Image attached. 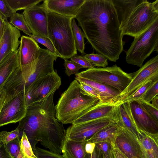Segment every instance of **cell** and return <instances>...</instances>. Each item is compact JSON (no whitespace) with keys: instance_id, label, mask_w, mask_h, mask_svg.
Wrapping results in <instances>:
<instances>
[{"instance_id":"cell-1","label":"cell","mask_w":158,"mask_h":158,"mask_svg":"<svg viewBox=\"0 0 158 158\" xmlns=\"http://www.w3.org/2000/svg\"><path fill=\"white\" fill-rule=\"evenodd\" d=\"M75 18L93 48L116 62L123 50V35L112 0H85Z\"/></svg>"},{"instance_id":"cell-2","label":"cell","mask_w":158,"mask_h":158,"mask_svg":"<svg viewBox=\"0 0 158 158\" xmlns=\"http://www.w3.org/2000/svg\"><path fill=\"white\" fill-rule=\"evenodd\" d=\"M53 92L47 98L27 106L25 116L16 128L21 138L24 132L33 150L40 142L44 148L61 154L66 138V130L56 116Z\"/></svg>"},{"instance_id":"cell-3","label":"cell","mask_w":158,"mask_h":158,"mask_svg":"<svg viewBox=\"0 0 158 158\" xmlns=\"http://www.w3.org/2000/svg\"><path fill=\"white\" fill-rule=\"evenodd\" d=\"M100 102L87 94L75 79L61 94L55 106L56 118L63 124H72Z\"/></svg>"},{"instance_id":"cell-4","label":"cell","mask_w":158,"mask_h":158,"mask_svg":"<svg viewBox=\"0 0 158 158\" xmlns=\"http://www.w3.org/2000/svg\"><path fill=\"white\" fill-rule=\"evenodd\" d=\"M73 18L59 15L48 10V39L52 43L56 55L63 59L71 58L77 55L72 27Z\"/></svg>"},{"instance_id":"cell-5","label":"cell","mask_w":158,"mask_h":158,"mask_svg":"<svg viewBox=\"0 0 158 158\" xmlns=\"http://www.w3.org/2000/svg\"><path fill=\"white\" fill-rule=\"evenodd\" d=\"M154 52H158V19L147 30L134 37L126 52V61L141 67L145 60Z\"/></svg>"},{"instance_id":"cell-6","label":"cell","mask_w":158,"mask_h":158,"mask_svg":"<svg viewBox=\"0 0 158 158\" xmlns=\"http://www.w3.org/2000/svg\"><path fill=\"white\" fill-rule=\"evenodd\" d=\"M158 19V0H144L134 10L120 27L123 35L135 37L148 28Z\"/></svg>"},{"instance_id":"cell-7","label":"cell","mask_w":158,"mask_h":158,"mask_svg":"<svg viewBox=\"0 0 158 158\" xmlns=\"http://www.w3.org/2000/svg\"><path fill=\"white\" fill-rule=\"evenodd\" d=\"M75 75L111 86L121 93L132 80L133 73H126L115 64L103 68L93 67Z\"/></svg>"},{"instance_id":"cell-8","label":"cell","mask_w":158,"mask_h":158,"mask_svg":"<svg viewBox=\"0 0 158 158\" xmlns=\"http://www.w3.org/2000/svg\"><path fill=\"white\" fill-rule=\"evenodd\" d=\"M58 56L47 49L41 48L38 57L27 64L20 65L25 85V93L35 81L54 71V61Z\"/></svg>"},{"instance_id":"cell-9","label":"cell","mask_w":158,"mask_h":158,"mask_svg":"<svg viewBox=\"0 0 158 158\" xmlns=\"http://www.w3.org/2000/svg\"><path fill=\"white\" fill-rule=\"evenodd\" d=\"M61 84L60 77L55 71L35 81L25 93L27 106L47 98Z\"/></svg>"},{"instance_id":"cell-10","label":"cell","mask_w":158,"mask_h":158,"mask_svg":"<svg viewBox=\"0 0 158 158\" xmlns=\"http://www.w3.org/2000/svg\"><path fill=\"white\" fill-rule=\"evenodd\" d=\"M158 76V55L150 59L137 71L126 88L112 100L111 104L118 105L148 80Z\"/></svg>"},{"instance_id":"cell-11","label":"cell","mask_w":158,"mask_h":158,"mask_svg":"<svg viewBox=\"0 0 158 158\" xmlns=\"http://www.w3.org/2000/svg\"><path fill=\"white\" fill-rule=\"evenodd\" d=\"M118 119L104 117L75 125L66 130V138L75 141H86L104 127L118 122Z\"/></svg>"},{"instance_id":"cell-12","label":"cell","mask_w":158,"mask_h":158,"mask_svg":"<svg viewBox=\"0 0 158 158\" xmlns=\"http://www.w3.org/2000/svg\"><path fill=\"white\" fill-rule=\"evenodd\" d=\"M48 11L43 3L24 10L23 14L33 35L48 39Z\"/></svg>"},{"instance_id":"cell-13","label":"cell","mask_w":158,"mask_h":158,"mask_svg":"<svg viewBox=\"0 0 158 158\" xmlns=\"http://www.w3.org/2000/svg\"><path fill=\"white\" fill-rule=\"evenodd\" d=\"M27 108L23 91L5 102L0 113V127L19 122L25 116Z\"/></svg>"},{"instance_id":"cell-14","label":"cell","mask_w":158,"mask_h":158,"mask_svg":"<svg viewBox=\"0 0 158 158\" xmlns=\"http://www.w3.org/2000/svg\"><path fill=\"white\" fill-rule=\"evenodd\" d=\"M118 126L114 147L128 158H145L139 141L128 130Z\"/></svg>"},{"instance_id":"cell-15","label":"cell","mask_w":158,"mask_h":158,"mask_svg":"<svg viewBox=\"0 0 158 158\" xmlns=\"http://www.w3.org/2000/svg\"><path fill=\"white\" fill-rule=\"evenodd\" d=\"M129 103L132 116L140 131L158 135V120L146 111L138 100Z\"/></svg>"},{"instance_id":"cell-16","label":"cell","mask_w":158,"mask_h":158,"mask_svg":"<svg viewBox=\"0 0 158 158\" xmlns=\"http://www.w3.org/2000/svg\"><path fill=\"white\" fill-rule=\"evenodd\" d=\"M19 30L7 20L3 35L0 41V63L11 53L17 50L20 44Z\"/></svg>"},{"instance_id":"cell-17","label":"cell","mask_w":158,"mask_h":158,"mask_svg":"<svg viewBox=\"0 0 158 158\" xmlns=\"http://www.w3.org/2000/svg\"><path fill=\"white\" fill-rule=\"evenodd\" d=\"M85 0H44L48 10L57 14L75 18Z\"/></svg>"},{"instance_id":"cell-18","label":"cell","mask_w":158,"mask_h":158,"mask_svg":"<svg viewBox=\"0 0 158 158\" xmlns=\"http://www.w3.org/2000/svg\"><path fill=\"white\" fill-rule=\"evenodd\" d=\"M117 110V105L113 104H102L100 102L75 120L72 125L80 124L104 117L118 119Z\"/></svg>"},{"instance_id":"cell-19","label":"cell","mask_w":158,"mask_h":158,"mask_svg":"<svg viewBox=\"0 0 158 158\" xmlns=\"http://www.w3.org/2000/svg\"><path fill=\"white\" fill-rule=\"evenodd\" d=\"M41 48L32 38L22 36L18 48V58L20 65L31 63L39 57Z\"/></svg>"},{"instance_id":"cell-20","label":"cell","mask_w":158,"mask_h":158,"mask_svg":"<svg viewBox=\"0 0 158 158\" xmlns=\"http://www.w3.org/2000/svg\"><path fill=\"white\" fill-rule=\"evenodd\" d=\"M117 106L118 124L128 130L139 140L141 132L132 116L129 102H124Z\"/></svg>"},{"instance_id":"cell-21","label":"cell","mask_w":158,"mask_h":158,"mask_svg":"<svg viewBox=\"0 0 158 158\" xmlns=\"http://www.w3.org/2000/svg\"><path fill=\"white\" fill-rule=\"evenodd\" d=\"M2 89L6 92L5 102L10 100L23 91H25L24 81L20 65L8 78Z\"/></svg>"},{"instance_id":"cell-22","label":"cell","mask_w":158,"mask_h":158,"mask_svg":"<svg viewBox=\"0 0 158 158\" xmlns=\"http://www.w3.org/2000/svg\"><path fill=\"white\" fill-rule=\"evenodd\" d=\"M75 79L79 82H83L92 87L98 93L100 102L102 104H111L113 99L120 93L111 86L86 78L76 76Z\"/></svg>"},{"instance_id":"cell-23","label":"cell","mask_w":158,"mask_h":158,"mask_svg":"<svg viewBox=\"0 0 158 158\" xmlns=\"http://www.w3.org/2000/svg\"><path fill=\"white\" fill-rule=\"evenodd\" d=\"M85 141H75L65 139L62 153L64 158H89L90 155L85 152Z\"/></svg>"},{"instance_id":"cell-24","label":"cell","mask_w":158,"mask_h":158,"mask_svg":"<svg viewBox=\"0 0 158 158\" xmlns=\"http://www.w3.org/2000/svg\"><path fill=\"white\" fill-rule=\"evenodd\" d=\"M18 49L9 54L0 63V90L8 78L19 65Z\"/></svg>"},{"instance_id":"cell-25","label":"cell","mask_w":158,"mask_h":158,"mask_svg":"<svg viewBox=\"0 0 158 158\" xmlns=\"http://www.w3.org/2000/svg\"><path fill=\"white\" fill-rule=\"evenodd\" d=\"M144 0H112L116 10L120 28L135 8Z\"/></svg>"},{"instance_id":"cell-26","label":"cell","mask_w":158,"mask_h":158,"mask_svg":"<svg viewBox=\"0 0 158 158\" xmlns=\"http://www.w3.org/2000/svg\"><path fill=\"white\" fill-rule=\"evenodd\" d=\"M140 132L139 141L145 158H158V135Z\"/></svg>"},{"instance_id":"cell-27","label":"cell","mask_w":158,"mask_h":158,"mask_svg":"<svg viewBox=\"0 0 158 158\" xmlns=\"http://www.w3.org/2000/svg\"><path fill=\"white\" fill-rule=\"evenodd\" d=\"M118 122L104 127L85 141L95 143L101 142H106L114 147L115 140L119 129Z\"/></svg>"},{"instance_id":"cell-28","label":"cell","mask_w":158,"mask_h":158,"mask_svg":"<svg viewBox=\"0 0 158 158\" xmlns=\"http://www.w3.org/2000/svg\"><path fill=\"white\" fill-rule=\"evenodd\" d=\"M10 9L13 12L24 10L37 5L43 0H5Z\"/></svg>"},{"instance_id":"cell-29","label":"cell","mask_w":158,"mask_h":158,"mask_svg":"<svg viewBox=\"0 0 158 158\" xmlns=\"http://www.w3.org/2000/svg\"><path fill=\"white\" fill-rule=\"evenodd\" d=\"M10 18L9 23L12 26L27 35L31 34L32 32L23 14L14 12Z\"/></svg>"},{"instance_id":"cell-30","label":"cell","mask_w":158,"mask_h":158,"mask_svg":"<svg viewBox=\"0 0 158 158\" xmlns=\"http://www.w3.org/2000/svg\"><path fill=\"white\" fill-rule=\"evenodd\" d=\"M72 27L76 49L82 54H85L84 35L77 24L75 18L72 19Z\"/></svg>"},{"instance_id":"cell-31","label":"cell","mask_w":158,"mask_h":158,"mask_svg":"<svg viewBox=\"0 0 158 158\" xmlns=\"http://www.w3.org/2000/svg\"><path fill=\"white\" fill-rule=\"evenodd\" d=\"M157 80H158V76L148 80L141 85L134 93L123 100L121 103L124 102H130L140 99L148 88L154 81Z\"/></svg>"},{"instance_id":"cell-32","label":"cell","mask_w":158,"mask_h":158,"mask_svg":"<svg viewBox=\"0 0 158 158\" xmlns=\"http://www.w3.org/2000/svg\"><path fill=\"white\" fill-rule=\"evenodd\" d=\"M12 158H26L20 149V139L18 137L6 145Z\"/></svg>"},{"instance_id":"cell-33","label":"cell","mask_w":158,"mask_h":158,"mask_svg":"<svg viewBox=\"0 0 158 158\" xmlns=\"http://www.w3.org/2000/svg\"><path fill=\"white\" fill-rule=\"evenodd\" d=\"M87 59L94 66L105 67L108 65L107 59L103 55L100 54L92 53L89 54L82 55Z\"/></svg>"},{"instance_id":"cell-34","label":"cell","mask_w":158,"mask_h":158,"mask_svg":"<svg viewBox=\"0 0 158 158\" xmlns=\"http://www.w3.org/2000/svg\"><path fill=\"white\" fill-rule=\"evenodd\" d=\"M20 149L26 158H37L34 154L31 145L24 132L20 140Z\"/></svg>"},{"instance_id":"cell-35","label":"cell","mask_w":158,"mask_h":158,"mask_svg":"<svg viewBox=\"0 0 158 158\" xmlns=\"http://www.w3.org/2000/svg\"><path fill=\"white\" fill-rule=\"evenodd\" d=\"M158 95V80L154 81L140 99L150 103L153 98Z\"/></svg>"},{"instance_id":"cell-36","label":"cell","mask_w":158,"mask_h":158,"mask_svg":"<svg viewBox=\"0 0 158 158\" xmlns=\"http://www.w3.org/2000/svg\"><path fill=\"white\" fill-rule=\"evenodd\" d=\"M35 156L37 158H64L62 155L43 148L36 147L33 150Z\"/></svg>"},{"instance_id":"cell-37","label":"cell","mask_w":158,"mask_h":158,"mask_svg":"<svg viewBox=\"0 0 158 158\" xmlns=\"http://www.w3.org/2000/svg\"><path fill=\"white\" fill-rule=\"evenodd\" d=\"M64 60L65 73L68 77L72 74L78 73L80 69L84 68L80 64L71 60H69L67 59H64Z\"/></svg>"},{"instance_id":"cell-38","label":"cell","mask_w":158,"mask_h":158,"mask_svg":"<svg viewBox=\"0 0 158 158\" xmlns=\"http://www.w3.org/2000/svg\"><path fill=\"white\" fill-rule=\"evenodd\" d=\"M19 136V131L17 128L10 132L2 131L0 132V141L6 145Z\"/></svg>"},{"instance_id":"cell-39","label":"cell","mask_w":158,"mask_h":158,"mask_svg":"<svg viewBox=\"0 0 158 158\" xmlns=\"http://www.w3.org/2000/svg\"><path fill=\"white\" fill-rule=\"evenodd\" d=\"M28 35L37 42L45 46L52 52L56 54V51L55 48L52 43L49 39L34 36L31 34H29Z\"/></svg>"},{"instance_id":"cell-40","label":"cell","mask_w":158,"mask_h":158,"mask_svg":"<svg viewBox=\"0 0 158 158\" xmlns=\"http://www.w3.org/2000/svg\"><path fill=\"white\" fill-rule=\"evenodd\" d=\"M138 100L148 114L158 120V109L154 107L150 103L147 102L141 99Z\"/></svg>"},{"instance_id":"cell-41","label":"cell","mask_w":158,"mask_h":158,"mask_svg":"<svg viewBox=\"0 0 158 158\" xmlns=\"http://www.w3.org/2000/svg\"><path fill=\"white\" fill-rule=\"evenodd\" d=\"M70 59L71 60L80 64L84 68L89 69L94 67L91 62L82 56L76 55L71 57Z\"/></svg>"},{"instance_id":"cell-42","label":"cell","mask_w":158,"mask_h":158,"mask_svg":"<svg viewBox=\"0 0 158 158\" xmlns=\"http://www.w3.org/2000/svg\"><path fill=\"white\" fill-rule=\"evenodd\" d=\"M13 12L9 8L5 0H0V14L5 20L10 17Z\"/></svg>"},{"instance_id":"cell-43","label":"cell","mask_w":158,"mask_h":158,"mask_svg":"<svg viewBox=\"0 0 158 158\" xmlns=\"http://www.w3.org/2000/svg\"><path fill=\"white\" fill-rule=\"evenodd\" d=\"M80 85L81 89L89 96L94 98L99 99V97L96 91L90 86L80 82Z\"/></svg>"},{"instance_id":"cell-44","label":"cell","mask_w":158,"mask_h":158,"mask_svg":"<svg viewBox=\"0 0 158 158\" xmlns=\"http://www.w3.org/2000/svg\"><path fill=\"white\" fill-rule=\"evenodd\" d=\"M96 146L102 153L106 154L111 151L114 147L110 143L106 142H101L96 143Z\"/></svg>"},{"instance_id":"cell-45","label":"cell","mask_w":158,"mask_h":158,"mask_svg":"<svg viewBox=\"0 0 158 158\" xmlns=\"http://www.w3.org/2000/svg\"><path fill=\"white\" fill-rule=\"evenodd\" d=\"M0 158H12L6 145L1 142H0Z\"/></svg>"},{"instance_id":"cell-46","label":"cell","mask_w":158,"mask_h":158,"mask_svg":"<svg viewBox=\"0 0 158 158\" xmlns=\"http://www.w3.org/2000/svg\"><path fill=\"white\" fill-rule=\"evenodd\" d=\"M95 146L96 143H94L87 142L85 146L86 152L91 156L94 151Z\"/></svg>"},{"instance_id":"cell-47","label":"cell","mask_w":158,"mask_h":158,"mask_svg":"<svg viewBox=\"0 0 158 158\" xmlns=\"http://www.w3.org/2000/svg\"><path fill=\"white\" fill-rule=\"evenodd\" d=\"M7 20L4 19L0 14V41L4 33Z\"/></svg>"},{"instance_id":"cell-48","label":"cell","mask_w":158,"mask_h":158,"mask_svg":"<svg viewBox=\"0 0 158 158\" xmlns=\"http://www.w3.org/2000/svg\"><path fill=\"white\" fill-rule=\"evenodd\" d=\"M5 95L6 92L2 89L0 90V113L5 102Z\"/></svg>"},{"instance_id":"cell-49","label":"cell","mask_w":158,"mask_h":158,"mask_svg":"<svg viewBox=\"0 0 158 158\" xmlns=\"http://www.w3.org/2000/svg\"><path fill=\"white\" fill-rule=\"evenodd\" d=\"M89 158H103L102 153L96 146L93 152Z\"/></svg>"},{"instance_id":"cell-50","label":"cell","mask_w":158,"mask_h":158,"mask_svg":"<svg viewBox=\"0 0 158 158\" xmlns=\"http://www.w3.org/2000/svg\"><path fill=\"white\" fill-rule=\"evenodd\" d=\"M112 152L115 158H128L115 147L113 148Z\"/></svg>"},{"instance_id":"cell-51","label":"cell","mask_w":158,"mask_h":158,"mask_svg":"<svg viewBox=\"0 0 158 158\" xmlns=\"http://www.w3.org/2000/svg\"><path fill=\"white\" fill-rule=\"evenodd\" d=\"M152 105L156 109H158V96H156L152 100Z\"/></svg>"},{"instance_id":"cell-52","label":"cell","mask_w":158,"mask_h":158,"mask_svg":"<svg viewBox=\"0 0 158 158\" xmlns=\"http://www.w3.org/2000/svg\"><path fill=\"white\" fill-rule=\"evenodd\" d=\"M102 155L103 158H115L112 152V150L106 154Z\"/></svg>"}]
</instances>
